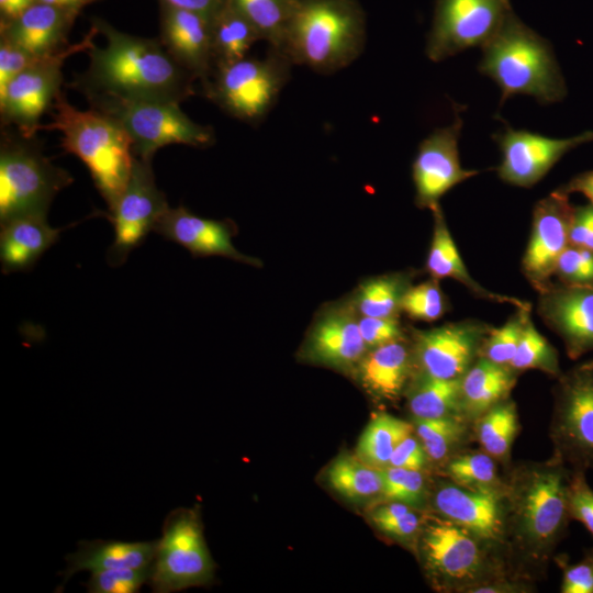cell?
<instances>
[{
  "label": "cell",
  "instance_id": "6da1fadb",
  "mask_svg": "<svg viewBox=\"0 0 593 593\" xmlns=\"http://www.w3.org/2000/svg\"><path fill=\"white\" fill-rule=\"evenodd\" d=\"M571 475L561 460L523 461L503 478L504 545L510 572L535 583L545 578L569 521Z\"/></svg>",
  "mask_w": 593,
  "mask_h": 593
},
{
  "label": "cell",
  "instance_id": "7a4b0ae2",
  "mask_svg": "<svg viewBox=\"0 0 593 593\" xmlns=\"http://www.w3.org/2000/svg\"><path fill=\"white\" fill-rule=\"evenodd\" d=\"M103 47L87 49L89 67L72 87L85 97L103 96L127 100H163L180 103L193 92L195 78L165 49L159 38L131 35L101 18H92Z\"/></svg>",
  "mask_w": 593,
  "mask_h": 593
},
{
  "label": "cell",
  "instance_id": "3957f363",
  "mask_svg": "<svg viewBox=\"0 0 593 593\" xmlns=\"http://www.w3.org/2000/svg\"><path fill=\"white\" fill-rule=\"evenodd\" d=\"M366 15L359 0H291L281 52L292 65L338 71L362 53Z\"/></svg>",
  "mask_w": 593,
  "mask_h": 593
},
{
  "label": "cell",
  "instance_id": "277c9868",
  "mask_svg": "<svg viewBox=\"0 0 593 593\" xmlns=\"http://www.w3.org/2000/svg\"><path fill=\"white\" fill-rule=\"evenodd\" d=\"M52 110V123L42 127L60 132L61 147L86 165L96 188L111 209L132 174L135 156L130 136L109 115L92 108L80 110L61 92Z\"/></svg>",
  "mask_w": 593,
  "mask_h": 593
},
{
  "label": "cell",
  "instance_id": "5b68a950",
  "mask_svg": "<svg viewBox=\"0 0 593 593\" xmlns=\"http://www.w3.org/2000/svg\"><path fill=\"white\" fill-rule=\"evenodd\" d=\"M481 48L479 70L500 87L501 103L515 94L532 96L544 104L566 97V82L550 44L514 11Z\"/></svg>",
  "mask_w": 593,
  "mask_h": 593
},
{
  "label": "cell",
  "instance_id": "8992f818",
  "mask_svg": "<svg viewBox=\"0 0 593 593\" xmlns=\"http://www.w3.org/2000/svg\"><path fill=\"white\" fill-rule=\"evenodd\" d=\"M415 547L439 592L474 593L484 584L513 575L499 549L435 512L424 514Z\"/></svg>",
  "mask_w": 593,
  "mask_h": 593
},
{
  "label": "cell",
  "instance_id": "52a82bcc",
  "mask_svg": "<svg viewBox=\"0 0 593 593\" xmlns=\"http://www.w3.org/2000/svg\"><path fill=\"white\" fill-rule=\"evenodd\" d=\"M72 181L65 169L43 155L32 138L19 133L2 135L0 223L24 215H47L54 198Z\"/></svg>",
  "mask_w": 593,
  "mask_h": 593
},
{
  "label": "cell",
  "instance_id": "ba28073f",
  "mask_svg": "<svg viewBox=\"0 0 593 593\" xmlns=\"http://www.w3.org/2000/svg\"><path fill=\"white\" fill-rule=\"evenodd\" d=\"M86 98L90 108L109 115L124 128L132 141L134 156L144 160H152L159 148L168 145L208 147L215 141L213 128L192 121L178 102Z\"/></svg>",
  "mask_w": 593,
  "mask_h": 593
},
{
  "label": "cell",
  "instance_id": "9c48e42d",
  "mask_svg": "<svg viewBox=\"0 0 593 593\" xmlns=\"http://www.w3.org/2000/svg\"><path fill=\"white\" fill-rule=\"evenodd\" d=\"M291 66L281 52L270 48L264 58L245 57L214 66L202 86L205 96L223 111L256 124L276 103L289 80Z\"/></svg>",
  "mask_w": 593,
  "mask_h": 593
},
{
  "label": "cell",
  "instance_id": "30bf717a",
  "mask_svg": "<svg viewBox=\"0 0 593 593\" xmlns=\"http://www.w3.org/2000/svg\"><path fill=\"white\" fill-rule=\"evenodd\" d=\"M198 510L177 508L166 516L150 567L153 592L172 593L213 580L215 564Z\"/></svg>",
  "mask_w": 593,
  "mask_h": 593
},
{
  "label": "cell",
  "instance_id": "8fae6325",
  "mask_svg": "<svg viewBox=\"0 0 593 593\" xmlns=\"http://www.w3.org/2000/svg\"><path fill=\"white\" fill-rule=\"evenodd\" d=\"M549 427L552 456L572 471L593 469V360L557 378Z\"/></svg>",
  "mask_w": 593,
  "mask_h": 593
},
{
  "label": "cell",
  "instance_id": "7c38bea8",
  "mask_svg": "<svg viewBox=\"0 0 593 593\" xmlns=\"http://www.w3.org/2000/svg\"><path fill=\"white\" fill-rule=\"evenodd\" d=\"M98 30L91 25L89 33L65 49L37 57L0 91L1 122L13 126L19 134L33 138L42 128L41 119L52 109L63 83L61 68L65 60L77 53L87 52L94 43Z\"/></svg>",
  "mask_w": 593,
  "mask_h": 593
},
{
  "label": "cell",
  "instance_id": "4fadbf2b",
  "mask_svg": "<svg viewBox=\"0 0 593 593\" xmlns=\"http://www.w3.org/2000/svg\"><path fill=\"white\" fill-rule=\"evenodd\" d=\"M511 12V0H436L427 57L441 61L468 48L484 46Z\"/></svg>",
  "mask_w": 593,
  "mask_h": 593
},
{
  "label": "cell",
  "instance_id": "5bb4252c",
  "mask_svg": "<svg viewBox=\"0 0 593 593\" xmlns=\"http://www.w3.org/2000/svg\"><path fill=\"white\" fill-rule=\"evenodd\" d=\"M168 209L166 195L156 184L152 160L135 157L124 191L109 209L114 239L107 253L108 264L112 267L123 265Z\"/></svg>",
  "mask_w": 593,
  "mask_h": 593
},
{
  "label": "cell",
  "instance_id": "9a60e30c",
  "mask_svg": "<svg viewBox=\"0 0 593 593\" xmlns=\"http://www.w3.org/2000/svg\"><path fill=\"white\" fill-rule=\"evenodd\" d=\"M491 328L484 322L465 320L414 331L411 347L416 372L438 379H460L479 358Z\"/></svg>",
  "mask_w": 593,
  "mask_h": 593
},
{
  "label": "cell",
  "instance_id": "2e32d148",
  "mask_svg": "<svg viewBox=\"0 0 593 593\" xmlns=\"http://www.w3.org/2000/svg\"><path fill=\"white\" fill-rule=\"evenodd\" d=\"M462 125L459 110L455 109L450 125L435 128L421 142L412 165L418 208L434 209L444 194L478 174V170L465 169L460 164L458 142Z\"/></svg>",
  "mask_w": 593,
  "mask_h": 593
},
{
  "label": "cell",
  "instance_id": "e0dca14e",
  "mask_svg": "<svg viewBox=\"0 0 593 593\" xmlns=\"http://www.w3.org/2000/svg\"><path fill=\"white\" fill-rule=\"evenodd\" d=\"M493 138L502 153L496 168L500 179L512 186L530 188L568 152L593 141V132L586 131L570 138L557 139L506 126Z\"/></svg>",
  "mask_w": 593,
  "mask_h": 593
},
{
  "label": "cell",
  "instance_id": "ac0fdd59",
  "mask_svg": "<svg viewBox=\"0 0 593 593\" xmlns=\"http://www.w3.org/2000/svg\"><path fill=\"white\" fill-rule=\"evenodd\" d=\"M432 505L433 512L466 528L504 556L503 486L471 489L444 477L433 489Z\"/></svg>",
  "mask_w": 593,
  "mask_h": 593
},
{
  "label": "cell",
  "instance_id": "d6986e66",
  "mask_svg": "<svg viewBox=\"0 0 593 593\" xmlns=\"http://www.w3.org/2000/svg\"><path fill=\"white\" fill-rule=\"evenodd\" d=\"M568 195L561 189H557L534 206L532 231L522 260V269L537 291L550 284L557 261L569 246L574 206L569 202Z\"/></svg>",
  "mask_w": 593,
  "mask_h": 593
},
{
  "label": "cell",
  "instance_id": "ffe728a7",
  "mask_svg": "<svg viewBox=\"0 0 593 593\" xmlns=\"http://www.w3.org/2000/svg\"><path fill=\"white\" fill-rule=\"evenodd\" d=\"M538 293V314L563 340L568 356L593 351V288L550 283Z\"/></svg>",
  "mask_w": 593,
  "mask_h": 593
},
{
  "label": "cell",
  "instance_id": "44dd1931",
  "mask_svg": "<svg viewBox=\"0 0 593 593\" xmlns=\"http://www.w3.org/2000/svg\"><path fill=\"white\" fill-rule=\"evenodd\" d=\"M159 40L169 55L203 83L214 68L211 21L194 11L160 4Z\"/></svg>",
  "mask_w": 593,
  "mask_h": 593
},
{
  "label": "cell",
  "instance_id": "7402d4cb",
  "mask_svg": "<svg viewBox=\"0 0 593 593\" xmlns=\"http://www.w3.org/2000/svg\"><path fill=\"white\" fill-rule=\"evenodd\" d=\"M154 231L165 239L181 245L195 257L221 256L260 266L258 259L235 248L232 242L235 232L231 223L201 217L182 205L169 206Z\"/></svg>",
  "mask_w": 593,
  "mask_h": 593
},
{
  "label": "cell",
  "instance_id": "603a6c76",
  "mask_svg": "<svg viewBox=\"0 0 593 593\" xmlns=\"http://www.w3.org/2000/svg\"><path fill=\"white\" fill-rule=\"evenodd\" d=\"M79 13L36 1L16 19L0 23V37L34 57L48 56L70 45L68 34Z\"/></svg>",
  "mask_w": 593,
  "mask_h": 593
},
{
  "label": "cell",
  "instance_id": "cb8c5ba5",
  "mask_svg": "<svg viewBox=\"0 0 593 593\" xmlns=\"http://www.w3.org/2000/svg\"><path fill=\"white\" fill-rule=\"evenodd\" d=\"M358 321L348 309L324 314L313 326L305 353L313 361L337 368H348L366 355Z\"/></svg>",
  "mask_w": 593,
  "mask_h": 593
},
{
  "label": "cell",
  "instance_id": "d4e9b609",
  "mask_svg": "<svg viewBox=\"0 0 593 593\" xmlns=\"http://www.w3.org/2000/svg\"><path fill=\"white\" fill-rule=\"evenodd\" d=\"M47 215H24L1 223L0 261L3 273L30 270L59 238L65 227H52Z\"/></svg>",
  "mask_w": 593,
  "mask_h": 593
},
{
  "label": "cell",
  "instance_id": "484cf974",
  "mask_svg": "<svg viewBox=\"0 0 593 593\" xmlns=\"http://www.w3.org/2000/svg\"><path fill=\"white\" fill-rule=\"evenodd\" d=\"M157 539L153 541L81 540L78 550L66 556L68 563L63 574L60 591L71 575L79 571H103L112 569H149Z\"/></svg>",
  "mask_w": 593,
  "mask_h": 593
},
{
  "label": "cell",
  "instance_id": "4316f807",
  "mask_svg": "<svg viewBox=\"0 0 593 593\" xmlns=\"http://www.w3.org/2000/svg\"><path fill=\"white\" fill-rule=\"evenodd\" d=\"M434 217L433 237L426 259V270L432 278L440 280L450 278L463 284L471 293L488 301L510 303L516 309L530 307L517 298L490 291L470 276L452 239L440 204L430 210Z\"/></svg>",
  "mask_w": 593,
  "mask_h": 593
},
{
  "label": "cell",
  "instance_id": "83f0119b",
  "mask_svg": "<svg viewBox=\"0 0 593 593\" xmlns=\"http://www.w3.org/2000/svg\"><path fill=\"white\" fill-rule=\"evenodd\" d=\"M412 347L405 339L371 348L359 361V378L377 396L394 400L404 390L413 369Z\"/></svg>",
  "mask_w": 593,
  "mask_h": 593
},
{
  "label": "cell",
  "instance_id": "f1b7e54d",
  "mask_svg": "<svg viewBox=\"0 0 593 593\" xmlns=\"http://www.w3.org/2000/svg\"><path fill=\"white\" fill-rule=\"evenodd\" d=\"M518 372L479 357L460 378L461 414L470 422L510 398Z\"/></svg>",
  "mask_w": 593,
  "mask_h": 593
},
{
  "label": "cell",
  "instance_id": "f546056e",
  "mask_svg": "<svg viewBox=\"0 0 593 593\" xmlns=\"http://www.w3.org/2000/svg\"><path fill=\"white\" fill-rule=\"evenodd\" d=\"M518 432L517 406L511 398L499 402L473 422V437L480 448L505 467L510 465Z\"/></svg>",
  "mask_w": 593,
  "mask_h": 593
},
{
  "label": "cell",
  "instance_id": "4dcf8cb0",
  "mask_svg": "<svg viewBox=\"0 0 593 593\" xmlns=\"http://www.w3.org/2000/svg\"><path fill=\"white\" fill-rule=\"evenodd\" d=\"M407 406L413 418L462 416L460 379H438L416 372L407 389Z\"/></svg>",
  "mask_w": 593,
  "mask_h": 593
},
{
  "label": "cell",
  "instance_id": "1f68e13d",
  "mask_svg": "<svg viewBox=\"0 0 593 593\" xmlns=\"http://www.w3.org/2000/svg\"><path fill=\"white\" fill-rule=\"evenodd\" d=\"M412 424L430 462L440 466L473 438V423L460 415L413 418Z\"/></svg>",
  "mask_w": 593,
  "mask_h": 593
},
{
  "label": "cell",
  "instance_id": "d6a6232c",
  "mask_svg": "<svg viewBox=\"0 0 593 593\" xmlns=\"http://www.w3.org/2000/svg\"><path fill=\"white\" fill-rule=\"evenodd\" d=\"M214 66L247 57L251 46L261 41L253 25L230 4L211 21Z\"/></svg>",
  "mask_w": 593,
  "mask_h": 593
},
{
  "label": "cell",
  "instance_id": "836d02e7",
  "mask_svg": "<svg viewBox=\"0 0 593 593\" xmlns=\"http://www.w3.org/2000/svg\"><path fill=\"white\" fill-rule=\"evenodd\" d=\"M326 480L334 491L349 500L382 496V469L366 463L357 456H338L328 466Z\"/></svg>",
  "mask_w": 593,
  "mask_h": 593
},
{
  "label": "cell",
  "instance_id": "e575fe53",
  "mask_svg": "<svg viewBox=\"0 0 593 593\" xmlns=\"http://www.w3.org/2000/svg\"><path fill=\"white\" fill-rule=\"evenodd\" d=\"M413 432L412 423L385 412L377 413L359 438L357 457L376 468H385L398 444Z\"/></svg>",
  "mask_w": 593,
  "mask_h": 593
},
{
  "label": "cell",
  "instance_id": "d590c367",
  "mask_svg": "<svg viewBox=\"0 0 593 593\" xmlns=\"http://www.w3.org/2000/svg\"><path fill=\"white\" fill-rule=\"evenodd\" d=\"M411 287L405 273H391L365 281L355 299V306L362 316L396 317L401 301Z\"/></svg>",
  "mask_w": 593,
  "mask_h": 593
},
{
  "label": "cell",
  "instance_id": "8d00e7d4",
  "mask_svg": "<svg viewBox=\"0 0 593 593\" xmlns=\"http://www.w3.org/2000/svg\"><path fill=\"white\" fill-rule=\"evenodd\" d=\"M499 462L480 450H461L441 465L443 474L450 481L471 489H495L503 486L497 473Z\"/></svg>",
  "mask_w": 593,
  "mask_h": 593
},
{
  "label": "cell",
  "instance_id": "74e56055",
  "mask_svg": "<svg viewBox=\"0 0 593 593\" xmlns=\"http://www.w3.org/2000/svg\"><path fill=\"white\" fill-rule=\"evenodd\" d=\"M226 3L253 25L270 48H280L291 0H226Z\"/></svg>",
  "mask_w": 593,
  "mask_h": 593
},
{
  "label": "cell",
  "instance_id": "f35d334b",
  "mask_svg": "<svg viewBox=\"0 0 593 593\" xmlns=\"http://www.w3.org/2000/svg\"><path fill=\"white\" fill-rule=\"evenodd\" d=\"M508 367L518 373L539 370L555 378L562 373L557 349L537 331L530 317Z\"/></svg>",
  "mask_w": 593,
  "mask_h": 593
},
{
  "label": "cell",
  "instance_id": "ab89813d",
  "mask_svg": "<svg viewBox=\"0 0 593 593\" xmlns=\"http://www.w3.org/2000/svg\"><path fill=\"white\" fill-rule=\"evenodd\" d=\"M529 317L530 307H518L502 326L492 327L482 344L479 357L508 367Z\"/></svg>",
  "mask_w": 593,
  "mask_h": 593
},
{
  "label": "cell",
  "instance_id": "60d3db41",
  "mask_svg": "<svg viewBox=\"0 0 593 593\" xmlns=\"http://www.w3.org/2000/svg\"><path fill=\"white\" fill-rule=\"evenodd\" d=\"M382 497L412 507H421L427 499V484L423 471L399 467L382 468Z\"/></svg>",
  "mask_w": 593,
  "mask_h": 593
},
{
  "label": "cell",
  "instance_id": "b9f144b4",
  "mask_svg": "<svg viewBox=\"0 0 593 593\" xmlns=\"http://www.w3.org/2000/svg\"><path fill=\"white\" fill-rule=\"evenodd\" d=\"M439 280L432 278L417 286H411L401 301V311L413 320L434 322L448 310L447 299Z\"/></svg>",
  "mask_w": 593,
  "mask_h": 593
},
{
  "label": "cell",
  "instance_id": "7bdbcfd3",
  "mask_svg": "<svg viewBox=\"0 0 593 593\" xmlns=\"http://www.w3.org/2000/svg\"><path fill=\"white\" fill-rule=\"evenodd\" d=\"M149 577L150 568L94 571L86 588L90 593H136Z\"/></svg>",
  "mask_w": 593,
  "mask_h": 593
},
{
  "label": "cell",
  "instance_id": "ee69618b",
  "mask_svg": "<svg viewBox=\"0 0 593 593\" xmlns=\"http://www.w3.org/2000/svg\"><path fill=\"white\" fill-rule=\"evenodd\" d=\"M553 275L562 284L593 288V251L569 245L560 255Z\"/></svg>",
  "mask_w": 593,
  "mask_h": 593
},
{
  "label": "cell",
  "instance_id": "f6af8a7d",
  "mask_svg": "<svg viewBox=\"0 0 593 593\" xmlns=\"http://www.w3.org/2000/svg\"><path fill=\"white\" fill-rule=\"evenodd\" d=\"M568 510L571 519L580 522L593 536V489L585 471H572L568 484Z\"/></svg>",
  "mask_w": 593,
  "mask_h": 593
},
{
  "label": "cell",
  "instance_id": "bcb514c9",
  "mask_svg": "<svg viewBox=\"0 0 593 593\" xmlns=\"http://www.w3.org/2000/svg\"><path fill=\"white\" fill-rule=\"evenodd\" d=\"M553 559L562 570L561 593H593V547L577 563H569L562 556Z\"/></svg>",
  "mask_w": 593,
  "mask_h": 593
},
{
  "label": "cell",
  "instance_id": "7dc6e473",
  "mask_svg": "<svg viewBox=\"0 0 593 593\" xmlns=\"http://www.w3.org/2000/svg\"><path fill=\"white\" fill-rule=\"evenodd\" d=\"M358 326L368 349L405 339L404 331L396 317L361 316Z\"/></svg>",
  "mask_w": 593,
  "mask_h": 593
},
{
  "label": "cell",
  "instance_id": "c3c4849f",
  "mask_svg": "<svg viewBox=\"0 0 593 593\" xmlns=\"http://www.w3.org/2000/svg\"><path fill=\"white\" fill-rule=\"evenodd\" d=\"M417 510L413 508L403 515L377 523L374 527L393 540L415 546L424 517Z\"/></svg>",
  "mask_w": 593,
  "mask_h": 593
},
{
  "label": "cell",
  "instance_id": "681fc988",
  "mask_svg": "<svg viewBox=\"0 0 593 593\" xmlns=\"http://www.w3.org/2000/svg\"><path fill=\"white\" fill-rule=\"evenodd\" d=\"M37 57L0 37V91Z\"/></svg>",
  "mask_w": 593,
  "mask_h": 593
},
{
  "label": "cell",
  "instance_id": "f907efd6",
  "mask_svg": "<svg viewBox=\"0 0 593 593\" xmlns=\"http://www.w3.org/2000/svg\"><path fill=\"white\" fill-rule=\"evenodd\" d=\"M413 433L398 444L390 458L389 466L419 471H423L428 466L430 460L427 452Z\"/></svg>",
  "mask_w": 593,
  "mask_h": 593
},
{
  "label": "cell",
  "instance_id": "816d5d0a",
  "mask_svg": "<svg viewBox=\"0 0 593 593\" xmlns=\"http://www.w3.org/2000/svg\"><path fill=\"white\" fill-rule=\"evenodd\" d=\"M569 245L593 251V205L574 206L569 231Z\"/></svg>",
  "mask_w": 593,
  "mask_h": 593
},
{
  "label": "cell",
  "instance_id": "f5cc1de1",
  "mask_svg": "<svg viewBox=\"0 0 593 593\" xmlns=\"http://www.w3.org/2000/svg\"><path fill=\"white\" fill-rule=\"evenodd\" d=\"M159 4L186 9L202 14L210 21L223 9L226 0H158Z\"/></svg>",
  "mask_w": 593,
  "mask_h": 593
},
{
  "label": "cell",
  "instance_id": "db71d44e",
  "mask_svg": "<svg viewBox=\"0 0 593 593\" xmlns=\"http://www.w3.org/2000/svg\"><path fill=\"white\" fill-rule=\"evenodd\" d=\"M559 189L568 194L572 192L582 193L590 200V204L593 205V170L577 175Z\"/></svg>",
  "mask_w": 593,
  "mask_h": 593
},
{
  "label": "cell",
  "instance_id": "11a10c76",
  "mask_svg": "<svg viewBox=\"0 0 593 593\" xmlns=\"http://www.w3.org/2000/svg\"><path fill=\"white\" fill-rule=\"evenodd\" d=\"M37 0H0V23L10 22L20 16Z\"/></svg>",
  "mask_w": 593,
  "mask_h": 593
},
{
  "label": "cell",
  "instance_id": "9f6ffc18",
  "mask_svg": "<svg viewBox=\"0 0 593 593\" xmlns=\"http://www.w3.org/2000/svg\"><path fill=\"white\" fill-rule=\"evenodd\" d=\"M37 1L81 12V10L85 7L99 0H37Z\"/></svg>",
  "mask_w": 593,
  "mask_h": 593
}]
</instances>
